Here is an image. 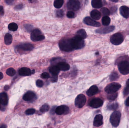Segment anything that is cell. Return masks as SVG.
Masks as SVG:
<instances>
[{"label":"cell","mask_w":129,"mask_h":128,"mask_svg":"<svg viewBox=\"0 0 129 128\" xmlns=\"http://www.w3.org/2000/svg\"><path fill=\"white\" fill-rule=\"evenodd\" d=\"M59 47L61 50L65 52H70L75 50L72 39L62 40L59 43Z\"/></svg>","instance_id":"1"},{"label":"cell","mask_w":129,"mask_h":128,"mask_svg":"<svg viewBox=\"0 0 129 128\" xmlns=\"http://www.w3.org/2000/svg\"><path fill=\"white\" fill-rule=\"evenodd\" d=\"M121 113L119 111H115L112 113L110 118V121L113 126L116 127L119 124L121 118Z\"/></svg>","instance_id":"2"},{"label":"cell","mask_w":129,"mask_h":128,"mask_svg":"<svg viewBox=\"0 0 129 128\" xmlns=\"http://www.w3.org/2000/svg\"><path fill=\"white\" fill-rule=\"evenodd\" d=\"M121 87V85L117 83H112L108 85L105 88V92L108 94L116 92Z\"/></svg>","instance_id":"3"},{"label":"cell","mask_w":129,"mask_h":128,"mask_svg":"<svg viewBox=\"0 0 129 128\" xmlns=\"http://www.w3.org/2000/svg\"><path fill=\"white\" fill-rule=\"evenodd\" d=\"M30 38L32 40L36 41L43 40L45 38V37L42 34L41 32L39 29H36L32 32Z\"/></svg>","instance_id":"4"},{"label":"cell","mask_w":129,"mask_h":128,"mask_svg":"<svg viewBox=\"0 0 129 128\" xmlns=\"http://www.w3.org/2000/svg\"><path fill=\"white\" fill-rule=\"evenodd\" d=\"M123 35L120 33H116L111 37V42L114 45H119L123 42Z\"/></svg>","instance_id":"5"},{"label":"cell","mask_w":129,"mask_h":128,"mask_svg":"<svg viewBox=\"0 0 129 128\" xmlns=\"http://www.w3.org/2000/svg\"><path fill=\"white\" fill-rule=\"evenodd\" d=\"M118 68L120 72L123 75L129 74V62L128 61H123L120 62L118 65Z\"/></svg>","instance_id":"6"},{"label":"cell","mask_w":129,"mask_h":128,"mask_svg":"<svg viewBox=\"0 0 129 128\" xmlns=\"http://www.w3.org/2000/svg\"><path fill=\"white\" fill-rule=\"evenodd\" d=\"M72 39L74 49H79L84 47L85 46V43L82 39L77 35H76Z\"/></svg>","instance_id":"7"},{"label":"cell","mask_w":129,"mask_h":128,"mask_svg":"<svg viewBox=\"0 0 129 128\" xmlns=\"http://www.w3.org/2000/svg\"><path fill=\"white\" fill-rule=\"evenodd\" d=\"M86 101V97L85 95L83 94L79 95L75 99V106L78 108H82L85 105Z\"/></svg>","instance_id":"8"},{"label":"cell","mask_w":129,"mask_h":128,"mask_svg":"<svg viewBox=\"0 0 129 128\" xmlns=\"http://www.w3.org/2000/svg\"><path fill=\"white\" fill-rule=\"evenodd\" d=\"M68 8L71 10H78L80 8V3L77 0H70L67 4Z\"/></svg>","instance_id":"9"},{"label":"cell","mask_w":129,"mask_h":128,"mask_svg":"<svg viewBox=\"0 0 129 128\" xmlns=\"http://www.w3.org/2000/svg\"><path fill=\"white\" fill-rule=\"evenodd\" d=\"M103 104V100L99 98H94L89 103V106L94 108H98L101 107Z\"/></svg>","instance_id":"10"},{"label":"cell","mask_w":129,"mask_h":128,"mask_svg":"<svg viewBox=\"0 0 129 128\" xmlns=\"http://www.w3.org/2000/svg\"><path fill=\"white\" fill-rule=\"evenodd\" d=\"M83 22L88 25L94 26V27H100L101 26L100 23L96 22L95 20L92 19L89 17H87L85 18V19H83Z\"/></svg>","instance_id":"11"},{"label":"cell","mask_w":129,"mask_h":128,"mask_svg":"<svg viewBox=\"0 0 129 128\" xmlns=\"http://www.w3.org/2000/svg\"><path fill=\"white\" fill-rule=\"evenodd\" d=\"M17 48L24 51H30L34 49V47L32 44L29 43H22L17 46Z\"/></svg>","instance_id":"12"},{"label":"cell","mask_w":129,"mask_h":128,"mask_svg":"<svg viewBox=\"0 0 129 128\" xmlns=\"http://www.w3.org/2000/svg\"><path fill=\"white\" fill-rule=\"evenodd\" d=\"M69 110V108L67 106L61 105L56 107V113L57 115H62L68 113Z\"/></svg>","instance_id":"13"},{"label":"cell","mask_w":129,"mask_h":128,"mask_svg":"<svg viewBox=\"0 0 129 128\" xmlns=\"http://www.w3.org/2000/svg\"><path fill=\"white\" fill-rule=\"evenodd\" d=\"M36 97L35 94L31 91L26 92L23 97V99L25 101H30Z\"/></svg>","instance_id":"14"},{"label":"cell","mask_w":129,"mask_h":128,"mask_svg":"<svg viewBox=\"0 0 129 128\" xmlns=\"http://www.w3.org/2000/svg\"><path fill=\"white\" fill-rule=\"evenodd\" d=\"M103 124V117L102 115H98L95 117L93 125L95 127H99Z\"/></svg>","instance_id":"15"},{"label":"cell","mask_w":129,"mask_h":128,"mask_svg":"<svg viewBox=\"0 0 129 128\" xmlns=\"http://www.w3.org/2000/svg\"><path fill=\"white\" fill-rule=\"evenodd\" d=\"M114 26H110L105 28H102L96 30V32L99 34H107L111 32L114 30Z\"/></svg>","instance_id":"16"},{"label":"cell","mask_w":129,"mask_h":128,"mask_svg":"<svg viewBox=\"0 0 129 128\" xmlns=\"http://www.w3.org/2000/svg\"><path fill=\"white\" fill-rule=\"evenodd\" d=\"M19 74L21 76H29L32 74L31 71L28 68H21L19 70Z\"/></svg>","instance_id":"17"},{"label":"cell","mask_w":129,"mask_h":128,"mask_svg":"<svg viewBox=\"0 0 129 128\" xmlns=\"http://www.w3.org/2000/svg\"><path fill=\"white\" fill-rule=\"evenodd\" d=\"M120 14L124 18L127 19L129 17V8L125 6L121 7L120 8Z\"/></svg>","instance_id":"18"},{"label":"cell","mask_w":129,"mask_h":128,"mask_svg":"<svg viewBox=\"0 0 129 128\" xmlns=\"http://www.w3.org/2000/svg\"><path fill=\"white\" fill-rule=\"evenodd\" d=\"M99 91L98 87L95 85H93L91 86L86 92V94L89 97L93 96L96 94Z\"/></svg>","instance_id":"19"},{"label":"cell","mask_w":129,"mask_h":128,"mask_svg":"<svg viewBox=\"0 0 129 128\" xmlns=\"http://www.w3.org/2000/svg\"><path fill=\"white\" fill-rule=\"evenodd\" d=\"M0 103L3 106L7 105L8 103L7 95L5 92L0 93Z\"/></svg>","instance_id":"20"},{"label":"cell","mask_w":129,"mask_h":128,"mask_svg":"<svg viewBox=\"0 0 129 128\" xmlns=\"http://www.w3.org/2000/svg\"><path fill=\"white\" fill-rule=\"evenodd\" d=\"M56 66L58 67L60 70L63 71H68L70 69V65L64 62H59L57 64Z\"/></svg>","instance_id":"21"},{"label":"cell","mask_w":129,"mask_h":128,"mask_svg":"<svg viewBox=\"0 0 129 128\" xmlns=\"http://www.w3.org/2000/svg\"><path fill=\"white\" fill-rule=\"evenodd\" d=\"M90 15L92 19L95 20H99L100 19L101 16V12L97 10H94L92 11L90 13Z\"/></svg>","instance_id":"22"},{"label":"cell","mask_w":129,"mask_h":128,"mask_svg":"<svg viewBox=\"0 0 129 128\" xmlns=\"http://www.w3.org/2000/svg\"><path fill=\"white\" fill-rule=\"evenodd\" d=\"M91 5L94 8H99L103 6V3L101 0H92L91 1Z\"/></svg>","instance_id":"23"},{"label":"cell","mask_w":129,"mask_h":128,"mask_svg":"<svg viewBox=\"0 0 129 128\" xmlns=\"http://www.w3.org/2000/svg\"><path fill=\"white\" fill-rule=\"evenodd\" d=\"M13 38L12 35L9 33L5 35L4 37V42L6 45H10L12 43Z\"/></svg>","instance_id":"24"},{"label":"cell","mask_w":129,"mask_h":128,"mask_svg":"<svg viewBox=\"0 0 129 128\" xmlns=\"http://www.w3.org/2000/svg\"><path fill=\"white\" fill-rule=\"evenodd\" d=\"M76 35L78 36V37L83 40L86 37L87 34H86V32L84 29H81L79 30L77 32Z\"/></svg>","instance_id":"25"},{"label":"cell","mask_w":129,"mask_h":128,"mask_svg":"<svg viewBox=\"0 0 129 128\" xmlns=\"http://www.w3.org/2000/svg\"><path fill=\"white\" fill-rule=\"evenodd\" d=\"M60 71L59 69L56 65L52 66L49 70V71L52 74V75H58Z\"/></svg>","instance_id":"26"},{"label":"cell","mask_w":129,"mask_h":128,"mask_svg":"<svg viewBox=\"0 0 129 128\" xmlns=\"http://www.w3.org/2000/svg\"><path fill=\"white\" fill-rule=\"evenodd\" d=\"M102 23L103 25L107 26L111 22V19L108 16L103 17L102 19Z\"/></svg>","instance_id":"27"},{"label":"cell","mask_w":129,"mask_h":128,"mask_svg":"<svg viewBox=\"0 0 129 128\" xmlns=\"http://www.w3.org/2000/svg\"><path fill=\"white\" fill-rule=\"evenodd\" d=\"M63 2V0H56L54 2V6L56 8L59 9L62 6Z\"/></svg>","instance_id":"28"},{"label":"cell","mask_w":129,"mask_h":128,"mask_svg":"<svg viewBox=\"0 0 129 128\" xmlns=\"http://www.w3.org/2000/svg\"><path fill=\"white\" fill-rule=\"evenodd\" d=\"M8 28L10 31H17L18 29V26L16 23H12L8 25Z\"/></svg>","instance_id":"29"},{"label":"cell","mask_w":129,"mask_h":128,"mask_svg":"<svg viewBox=\"0 0 129 128\" xmlns=\"http://www.w3.org/2000/svg\"><path fill=\"white\" fill-rule=\"evenodd\" d=\"M101 12L102 14L104 16H108L110 14V10L107 8L104 7L102 8Z\"/></svg>","instance_id":"30"},{"label":"cell","mask_w":129,"mask_h":128,"mask_svg":"<svg viewBox=\"0 0 129 128\" xmlns=\"http://www.w3.org/2000/svg\"><path fill=\"white\" fill-rule=\"evenodd\" d=\"M6 73L10 76H13L15 75L16 73V71L14 68H8L6 71Z\"/></svg>","instance_id":"31"},{"label":"cell","mask_w":129,"mask_h":128,"mask_svg":"<svg viewBox=\"0 0 129 128\" xmlns=\"http://www.w3.org/2000/svg\"><path fill=\"white\" fill-rule=\"evenodd\" d=\"M49 109H50L49 105L47 104H45L41 107L40 110L42 112H45L48 111Z\"/></svg>","instance_id":"32"},{"label":"cell","mask_w":129,"mask_h":128,"mask_svg":"<svg viewBox=\"0 0 129 128\" xmlns=\"http://www.w3.org/2000/svg\"><path fill=\"white\" fill-rule=\"evenodd\" d=\"M119 104L117 103H114L112 104H110L108 106V108L109 110H115L118 108Z\"/></svg>","instance_id":"33"},{"label":"cell","mask_w":129,"mask_h":128,"mask_svg":"<svg viewBox=\"0 0 129 128\" xmlns=\"http://www.w3.org/2000/svg\"><path fill=\"white\" fill-rule=\"evenodd\" d=\"M119 78L118 74L116 72H113L110 76V79L111 81H113L116 80Z\"/></svg>","instance_id":"34"},{"label":"cell","mask_w":129,"mask_h":128,"mask_svg":"<svg viewBox=\"0 0 129 128\" xmlns=\"http://www.w3.org/2000/svg\"><path fill=\"white\" fill-rule=\"evenodd\" d=\"M118 95V94L117 92L109 94L108 96V98L111 100H114L117 98Z\"/></svg>","instance_id":"35"},{"label":"cell","mask_w":129,"mask_h":128,"mask_svg":"<svg viewBox=\"0 0 129 128\" xmlns=\"http://www.w3.org/2000/svg\"><path fill=\"white\" fill-rule=\"evenodd\" d=\"M56 14L57 17H62L64 16V11L62 10H57L56 13Z\"/></svg>","instance_id":"36"},{"label":"cell","mask_w":129,"mask_h":128,"mask_svg":"<svg viewBox=\"0 0 129 128\" xmlns=\"http://www.w3.org/2000/svg\"><path fill=\"white\" fill-rule=\"evenodd\" d=\"M36 110L34 109H29L26 110L25 113L27 115H31L35 113Z\"/></svg>","instance_id":"37"},{"label":"cell","mask_w":129,"mask_h":128,"mask_svg":"<svg viewBox=\"0 0 129 128\" xmlns=\"http://www.w3.org/2000/svg\"><path fill=\"white\" fill-rule=\"evenodd\" d=\"M58 78V75H52V76L51 77V80L52 82H57Z\"/></svg>","instance_id":"38"},{"label":"cell","mask_w":129,"mask_h":128,"mask_svg":"<svg viewBox=\"0 0 129 128\" xmlns=\"http://www.w3.org/2000/svg\"><path fill=\"white\" fill-rule=\"evenodd\" d=\"M41 77L43 79H48L50 77V75L47 72H45L42 74L41 75Z\"/></svg>","instance_id":"39"},{"label":"cell","mask_w":129,"mask_h":128,"mask_svg":"<svg viewBox=\"0 0 129 128\" xmlns=\"http://www.w3.org/2000/svg\"><path fill=\"white\" fill-rule=\"evenodd\" d=\"M67 16L69 18H73L74 17L75 14L72 11H69L67 13Z\"/></svg>","instance_id":"40"},{"label":"cell","mask_w":129,"mask_h":128,"mask_svg":"<svg viewBox=\"0 0 129 128\" xmlns=\"http://www.w3.org/2000/svg\"><path fill=\"white\" fill-rule=\"evenodd\" d=\"M36 85L39 87H42L44 85V82L41 80H38L36 82Z\"/></svg>","instance_id":"41"},{"label":"cell","mask_w":129,"mask_h":128,"mask_svg":"<svg viewBox=\"0 0 129 128\" xmlns=\"http://www.w3.org/2000/svg\"><path fill=\"white\" fill-rule=\"evenodd\" d=\"M129 94V86H127L123 91V94L125 96L128 95Z\"/></svg>","instance_id":"42"},{"label":"cell","mask_w":129,"mask_h":128,"mask_svg":"<svg viewBox=\"0 0 129 128\" xmlns=\"http://www.w3.org/2000/svg\"><path fill=\"white\" fill-rule=\"evenodd\" d=\"M25 28L26 29L27 31H31V30L32 29L33 26H32L31 25H27L25 26Z\"/></svg>","instance_id":"43"},{"label":"cell","mask_w":129,"mask_h":128,"mask_svg":"<svg viewBox=\"0 0 129 128\" xmlns=\"http://www.w3.org/2000/svg\"><path fill=\"white\" fill-rule=\"evenodd\" d=\"M4 14V8L2 6H0V15H3Z\"/></svg>","instance_id":"44"},{"label":"cell","mask_w":129,"mask_h":128,"mask_svg":"<svg viewBox=\"0 0 129 128\" xmlns=\"http://www.w3.org/2000/svg\"><path fill=\"white\" fill-rule=\"evenodd\" d=\"M23 7V6L22 5V4H19L18 5H17L16 6V9H17V10H19V9H21Z\"/></svg>","instance_id":"45"},{"label":"cell","mask_w":129,"mask_h":128,"mask_svg":"<svg viewBox=\"0 0 129 128\" xmlns=\"http://www.w3.org/2000/svg\"><path fill=\"white\" fill-rule=\"evenodd\" d=\"M125 104L127 106H129V97L126 99L125 101Z\"/></svg>","instance_id":"46"},{"label":"cell","mask_w":129,"mask_h":128,"mask_svg":"<svg viewBox=\"0 0 129 128\" xmlns=\"http://www.w3.org/2000/svg\"><path fill=\"white\" fill-rule=\"evenodd\" d=\"M9 89V86L8 85H6L4 87V89L6 91H7L8 90V89Z\"/></svg>","instance_id":"47"},{"label":"cell","mask_w":129,"mask_h":128,"mask_svg":"<svg viewBox=\"0 0 129 128\" xmlns=\"http://www.w3.org/2000/svg\"><path fill=\"white\" fill-rule=\"evenodd\" d=\"M3 77H4V75H3V73L0 72V80L3 78Z\"/></svg>","instance_id":"48"},{"label":"cell","mask_w":129,"mask_h":128,"mask_svg":"<svg viewBox=\"0 0 129 128\" xmlns=\"http://www.w3.org/2000/svg\"><path fill=\"white\" fill-rule=\"evenodd\" d=\"M0 128H7V126L5 124L2 125L0 126Z\"/></svg>","instance_id":"49"},{"label":"cell","mask_w":129,"mask_h":128,"mask_svg":"<svg viewBox=\"0 0 129 128\" xmlns=\"http://www.w3.org/2000/svg\"><path fill=\"white\" fill-rule=\"evenodd\" d=\"M126 84V85H127V86H129V79L127 80Z\"/></svg>","instance_id":"50"},{"label":"cell","mask_w":129,"mask_h":128,"mask_svg":"<svg viewBox=\"0 0 129 128\" xmlns=\"http://www.w3.org/2000/svg\"><path fill=\"white\" fill-rule=\"evenodd\" d=\"M31 73L32 74H33L35 73V70H32L31 71Z\"/></svg>","instance_id":"51"},{"label":"cell","mask_w":129,"mask_h":128,"mask_svg":"<svg viewBox=\"0 0 129 128\" xmlns=\"http://www.w3.org/2000/svg\"><path fill=\"white\" fill-rule=\"evenodd\" d=\"M111 1L113 2H116L118 1Z\"/></svg>","instance_id":"52"},{"label":"cell","mask_w":129,"mask_h":128,"mask_svg":"<svg viewBox=\"0 0 129 128\" xmlns=\"http://www.w3.org/2000/svg\"><path fill=\"white\" fill-rule=\"evenodd\" d=\"M1 105L2 104H1V103H0V110L1 109H2Z\"/></svg>","instance_id":"53"}]
</instances>
